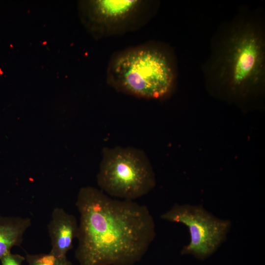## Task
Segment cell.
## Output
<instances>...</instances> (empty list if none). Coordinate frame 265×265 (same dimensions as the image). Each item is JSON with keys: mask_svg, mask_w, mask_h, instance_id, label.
<instances>
[{"mask_svg": "<svg viewBox=\"0 0 265 265\" xmlns=\"http://www.w3.org/2000/svg\"><path fill=\"white\" fill-rule=\"evenodd\" d=\"M28 265H72L66 256H59L52 252L48 253L27 254Z\"/></svg>", "mask_w": 265, "mask_h": 265, "instance_id": "9c48e42d", "label": "cell"}, {"mask_svg": "<svg viewBox=\"0 0 265 265\" xmlns=\"http://www.w3.org/2000/svg\"><path fill=\"white\" fill-rule=\"evenodd\" d=\"M31 224L27 217L0 216V258L10 252L13 246L21 245Z\"/></svg>", "mask_w": 265, "mask_h": 265, "instance_id": "ba28073f", "label": "cell"}, {"mask_svg": "<svg viewBox=\"0 0 265 265\" xmlns=\"http://www.w3.org/2000/svg\"><path fill=\"white\" fill-rule=\"evenodd\" d=\"M159 4L153 0L82 1L80 11L86 28L98 38L121 35L141 27L156 14Z\"/></svg>", "mask_w": 265, "mask_h": 265, "instance_id": "5b68a950", "label": "cell"}, {"mask_svg": "<svg viewBox=\"0 0 265 265\" xmlns=\"http://www.w3.org/2000/svg\"><path fill=\"white\" fill-rule=\"evenodd\" d=\"M26 258L16 254H12L11 252L6 253L0 258L1 265H22Z\"/></svg>", "mask_w": 265, "mask_h": 265, "instance_id": "30bf717a", "label": "cell"}, {"mask_svg": "<svg viewBox=\"0 0 265 265\" xmlns=\"http://www.w3.org/2000/svg\"><path fill=\"white\" fill-rule=\"evenodd\" d=\"M97 176L101 190L107 195L133 201L156 186L155 173L145 152L133 147H105Z\"/></svg>", "mask_w": 265, "mask_h": 265, "instance_id": "277c9868", "label": "cell"}, {"mask_svg": "<svg viewBox=\"0 0 265 265\" xmlns=\"http://www.w3.org/2000/svg\"><path fill=\"white\" fill-rule=\"evenodd\" d=\"M79 223L75 216L62 208L53 209L48 224L51 238V252L59 256H66L73 247L74 239L77 238Z\"/></svg>", "mask_w": 265, "mask_h": 265, "instance_id": "52a82bcc", "label": "cell"}, {"mask_svg": "<svg viewBox=\"0 0 265 265\" xmlns=\"http://www.w3.org/2000/svg\"><path fill=\"white\" fill-rule=\"evenodd\" d=\"M76 205L79 265H133L155 238L154 220L145 205L113 198L91 186L80 189Z\"/></svg>", "mask_w": 265, "mask_h": 265, "instance_id": "6da1fadb", "label": "cell"}, {"mask_svg": "<svg viewBox=\"0 0 265 265\" xmlns=\"http://www.w3.org/2000/svg\"><path fill=\"white\" fill-rule=\"evenodd\" d=\"M262 11L240 9L214 34L202 70L209 89L227 100L244 102L263 94L265 21Z\"/></svg>", "mask_w": 265, "mask_h": 265, "instance_id": "7a4b0ae2", "label": "cell"}, {"mask_svg": "<svg viewBox=\"0 0 265 265\" xmlns=\"http://www.w3.org/2000/svg\"><path fill=\"white\" fill-rule=\"evenodd\" d=\"M160 217L187 227L190 242L183 247L181 254L200 259H206L217 250L226 239L231 224L228 220L216 217L201 205L175 204Z\"/></svg>", "mask_w": 265, "mask_h": 265, "instance_id": "8992f818", "label": "cell"}, {"mask_svg": "<svg viewBox=\"0 0 265 265\" xmlns=\"http://www.w3.org/2000/svg\"><path fill=\"white\" fill-rule=\"evenodd\" d=\"M176 58L160 42H149L115 53L106 71V81L116 91L136 97L160 100L175 88Z\"/></svg>", "mask_w": 265, "mask_h": 265, "instance_id": "3957f363", "label": "cell"}]
</instances>
